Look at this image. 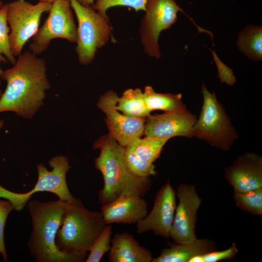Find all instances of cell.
<instances>
[{
  "label": "cell",
  "instance_id": "6da1fadb",
  "mask_svg": "<svg viewBox=\"0 0 262 262\" xmlns=\"http://www.w3.org/2000/svg\"><path fill=\"white\" fill-rule=\"evenodd\" d=\"M0 78L6 82L0 99V113L14 112L27 119L41 108L50 88L46 61L30 50L18 56L13 66L3 70Z\"/></svg>",
  "mask_w": 262,
  "mask_h": 262
},
{
  "label": "cell",
  "instance_id": "7a4b0ae2",
  "mask_svg": "<svg viewBox=\"0 0 262 262\" xmlns=\"http://www.w3.org/2000/svg\"><path fill=\"white\" fill-rule=\"evenodd\" d=\"M93 147L99 150L95 167L102 174L104 185L98 192V201L104 206L123 195L143 197L150 190V177H139L127 168L124 159L125 147L109 133L101 136Z\"/></svg>",
  "mask_w": 262,
  "mask_h": 262
},
{
  "label": "cell",
  "instance_id": "3957f363",
  "mask_svg": "<svg viewBox=\"0 0 262 262\" xmlns=\"http://www.w3.org/2000/svg\"><path fill=\"white\" fill-rule=\"evenodd\" d=\"M66 202L60 199L48 202L35 200L28 202L33 227L28 246L35 262L86 261L88 253H66L59 250L55 244L56 233Z\"/></svg>",
  "mask_w": 262,
  "mask_h": 262
},
{
  "label": "cell",
  "instance_id": "277c9868",
  "mask_svg": "<svg viewBox=\"0 0 262 262\" xmlns=\"http://www.w3.org/2000/svg\"><path fill=\"white\" fill-rule=\"evenodd\" d=\"M107 224L101 212L90 211L80 198L67 201L55 237L59 250L88 253Z\"/></svg>",
  "mask_w": 262,
  "mask_h": 262
},
{
  "label": "cell",
  "instance_id": "5b68a950",
  "mask_svg": "<svg viewBox=\"0 0 262 262\" xmlns=\"http://www.w3.org/2000/svg\"><path fill=\"white\" fill-rule=\"evenodd\" d=\"M201 94L203 105L193 127V137L204 140L222 151H229L238 138L237 131L215 92H210L202 83Z\"/></svg>",
  "mask_w": 262,
  "mask_h": 262
},
{
  "label": "cell",
  "instance_id": "8992f818",
  "mask_svg": "<svg viewBox=\"0 0 262 262\" xmlns=\"http://www.w3.org/2000/svg\"><path fill=\"white\" fill-rule=\"evenodd\" d=\"M51 170L49 171L42 163L37 164L38 180L33 188L24 193H16L0 185V198L8 200L14 210L21 211L27 205L32 196L39 192H48L56 195L59 199L71 201L75 199L70 193L66 181V174L70 168L66 156L57 155L49 161Z\"/></svg>",
  "mask_w": 262,
  "mask_h": 262
},
{
  "label": "cell",
  "instance_id": "52a82bcc",
  "mask_svg": "<svg viewBox=\"0 0 262 262\" xmlns=\"http://www.w3.org/2000/svg\"><path fill=\"white\" fill-rule=\"evenodd\" d=\"M70 2L78 23L76 47L78 60L87 65L93 61L97 50L108 41L111 26L108 16L96 12L92 5L83 6L76 0Z\"/></svg>",
  "mask_w": 262,
  "mask_h": 262
},
{
  "label": "cell",
  "instance_id": "ba28073f",
  "mask_svg": "<svg viewBox=\"0 0 262 262\" xmlns=\"http://www.w3.org/2000/svg\"><path fill=\"white\" fill-rule=\"evenodd\" d=\"M51 4L39 1L33 4L26 0L7 3V21L10 29L9 41L15 56L21 53L25 44L36 34L42 15L49 12Z\"/></svg>",
  "mask_w": 262,
  "mask_h": 262
},
{
  "label": "cell",
  "instance_id": "9c48e42d",
  "mask_svg": "<svg viewBox=\"0 0 262 262\" xmlns=\"http://www.w3.org/2000/svg\"><path fill=\"white\" fill-rule=\"evenodd\" d=\"M49 12L29 46V50L37 55L45 51L54 39L63 38L72 43H76L78 40L70 0H55Z\"/></svg>",
  "mask_w": 262,
  "mask_h": 262
},
{
  "label": "cell",
  "instance_id": "30bf717a",
  "mask_svg": "<svg viewBox=\"0 0 262 262\" xmlns=\"http://www.w3.org/2000/svg\"><path fill=\"white\" fill-rule=\"evenodd\" d=\"M145 12L140 29L142 42L148 56L159 59L161 32L170 29L176 22L178 12L185 13L175 0H147Z\"/></svg>",
  "mask_w": 262,
  "mask_h": 262
},
{
  "label": "cell",
  "instance_id": "8fae6325",
  "mask_svg": "<svg viewBox=\"0 0 262 262\" xmlns=\"http://www.w3.org/2000/svg\"><path fill=\"white\" fill-rule=\"evenodd\" d=\"M118 97L115 92L109 90L99 98L97 106L105 115L108 133L121 146L126 147L144 135L145 118L131 117L117 110Z\"/></svg>",
  "mask_w": 262,
  "mask_h": 262
},
{
  "label": "cell",
  "instance_id": "7c38bea8",
  "mask_svg": "<svg viewBox=\"0 0 262 262\" xmlns=\"http://www.w3.org/2000/svg\"><path fill=\"white\" fill-rule=\"evenodd\" d=\"M176 196L179 202L176 206L170 237L175 244L191 243L197 238L196 213L202 199L195 187L187 184H181L177 186Z\"/></svg>",
  "mask_w": 262,
  "mask_h": 262
},
{
  "label": "cell",
  "instance_id": "4fadbf2b",
  "mask_svg": "<svg viewBox=\"0 0 262 262\" xmlns=\"http://www.w3.org/2000/svg\"><path fill=\"white\" fill-rule=\"evenodd\" d=\"M197 117L182 104L162 114L149 115L145 118L144 135L158 139L175 136L193 137V127Z\"/></svg>",
  "mask_w": 262,
  "mask_h": 262
},
{
  "label": "cell",
  "instance_id": "5bb4252c",
  "mask_svg": "<svg viewBox=\"0 0 262 262\" xmlns=\"http://www.w3.org/2000/svg\"><path fill=\"white\" fill-rule=\"evenodd\" d=\"M176 193L169 180L157 192L151 212L136 224L138 233L152 231L155 235L170 238L176 208Z\"/></svg>",
  "mask_w": 262,
  "mask_h": 262
},
{
  "label": "cell",
  "instance_id": "9a60e30c",
  "mask_svg": "<svg viewBox=\"0 0 262 262\" xmlns=\"http://www.w3.org/2000/svg\"><path fill=\"white\" fill-rule=\"evenodd\" d=\"M224 175L235 192L243 193L262 187V157L247 152L225 168Z\"/></svg>",
  "mask_w": 262,
  "mask_h": 262
},
{
  "label": "cell",
  "instance_id": "2e32d148",
  "mask_svg": "<svg viewBox=\"0 0 262 262\" xmlns=\"http://www.w3.org/2000/svg\"><path fill=\"white\" fill-rule=\"evenodd\" d=\"M106 224H137L147 214V203L143 197L123 195L102 206L101 212Z\"/></svg>",
  "mask_w": 262,
  "mask_h": 262
},
{
  "label": "cell",
  "instance_id": "e0dca14e",
  "mask_svg": "<svg viewBox=\"0 0 262 262\" xmlns=\"http://www.w3.org/2000/svg\"><path fill=\"white\" fill-rule=\"evenodd\" d=\"M109 251L111 262H151V252L141 246L131 234L127 231L115 234Z\"/></svg>",
  "mask_w": 262,
  "mask_h": 262
},
{
  "label": "cell",
  "instance_id": "ac0fdd59",
  "mask_svg": "<svg viewBox=\"0 0 262 262\" xmlns=\"http://www.w3.org/2000/svg\"><path fill=\"white\" fill-rule=\"evenodd\" d=\"M217 250L213 240L197 239L186 244H171L168 248L162 250L151 262H189L193 257Z\"/></svg>",
  "mask_w": 262,
  "mask_h": 262
},
{
  "label": "cell",
  "instance_id": "d6986e66",
  "mask_svg": "<svg viewBox=\"0 0 262 262\" xmlns=\"http://www.w3.org/2000/svg\"><path fill=\"white\" fill-rule=\"evenodd\" d=\"M239 49L250 60H262V27L248 25L239 33L237 39Z\"/></svg>",
  "mask_w": 262,
  "mask_h": 262
},
{
  "label": "cell",
  "instance_id": "ffe728a7",
  "mask_svg": "<svg viewBox=\"0 0 262 262\" xmlns=\"http://www.w3.org/2000/svg\"><path fill=\"white\" fill-rule=\"evenodd\" d=\"M117 110L124 114L137 118H146L150 115L140 88L129 89L118 97L116 104Z\"/></svg>",
  "mask_w": 262,
  "mask_h": 262
},
{
  "label": "cell",
  "instance_id": "44dd1931",
  "mask_svg": "<svg viewBox=\"0 0 262 262\" xmlns=\"http://www.w3.org/2000/svg\"><path fill=\"white\" fill-rule=\"evenodd\" d=\"M143 97L150 112L156 110L168 112L183 104L181 94L157 93L150 86H146L145 87Z\"/></svg>",
  "mask_w": 262,
  "mask_h": 262
},
{
  "label": "cell",
  "instance_id": "7402d4cb",
  "mask_svg": "<svg viewBox=\"0 0 262 262\" xmlns=\"http://www.w3.org/2000/svg\"><path fill=\"white\" fill-rule=\"evenodd\" d=\"M169 139H158L145 136L137 138L129 145L136 156L141 160L153 163L160 156L162 150Z\"/></svg>",
  "mask_w": 262,
  "mask_h": 262
},
{
  "label": "cell",
  "instance_id": "603a6c76",
  "mask_svg": "<svg viewBox=\"0 0 262 262\" xmlns=\"http://www.w3.org/2000/svg\"><path fill=\"white\" fill-rule=\"evenodd\" d=\"M233 199L242 210L255 215L262 214V187L243 193L234 191Z\"/></svg>",
  "mask_w": 262,
  "mask_h": 262
},
{
  "label": "cell",
  "instance_id": "cb8c5ba5",
  "mask_svg": "<svg viewBox=\"0 0 262 262\" xmlns=\"http://www.w3.org/2000/svg\"><path fill=\"white\" fill-rule=\"evenodd\" d=\"M124 159L128 169L138 177H150L157 174L153 163L146 162L138 158L129 145L125 147Z\"/></svg>",
  "mask_w": 262,
  "mask_h": 262
},
{
  "label": "cell",
  "instance_id": "d4e9b609",
  "mask_svg": "<svg viewBox=\"0 0 262 262\" xmlns=\"http://www.w3.org/2000/svg\"><path fill=\"white\" fill-rule=\"evenodd\" d=\"M7 4H3L0 9V63H10L12 65L16 62L9 44V27L7 21Z\"/></svg>",
  "mask_w": 262,
  "mask_h": 262
},
{
  "label": "cell",
  "instance_id": "484cf974",
  "mask_svg": "<svg viewBox=\"0 0 262 262\" xmlns=\"http://www.w3.org/2000/svg\"><path fill=\"white\" fill-rule=\"evenodd\" d=\"M112 226L107 224L89 251L86 262H99L111 248Z\"/></svg>",
  "mask_w": 262,
  "mask_h": 262
},
{
  "label": "cell",
  "instance_id": "4316f807",
  "mask_svg": "<svg viewBox=\"0 0 262 262\" xmlns=\"http://www.w3.org/2000/svg\"><path fill=\"white\" fill-rule=\"evenodd\" d=\"M147 0H97L92 5L93 8L102 15L107 16L106 10L115 6H126L133 9L136 11L146 10Z\"/></svg>",
  "mask_w": 262,
  "mask_h": 262
},
{
  "label": "cell",
  "instance_id": "83f0119b",
  "mask_svg": "<svg viewBox=\"0 0 262 262\" xmlns=\"http://www.w3.org/2000/svg\"><path fill=\"white\" fill-rule=\"evenodd\" d=\"M13 210V206L10 201L0 200V254L6 262L8 261V256L4 241V230L7 216Z\"/></svg>",
  "mask_w": 262,
  "mask_h": 262
},
{
  "label": "cell",
  "instance_id": "f1b7e54d",
  "mask_svg": "<svg viewBox=\"0 0 262 262\" xmlns=\"http://www.w3.org/2000/svg\"><path fill=\"white\" fill-rule=\"evenodd\" d=\"M238 252V249L233 243L227 249L222 251L215 250L200 255L201 262H218L230 260L234 258Z\"/></svg>",
  "mask_w": 262,
  "mask_h": 262
},
{
  "label": "cell",
  "instance_id": "f546056e",
  "mask_svg": "<svg viewBox=\"0 0 262 262\" xmlns=\"http://www.w3.org/2000/svg\"><path fill=\"white\" fill-rule=\"evenodd\" d=\"M218 71V77L222 83L232 86L236 82L233 70L223 63L215 51L211 50Z\"/></svg>",
  "mask_w": 262,
  "mask_h": 262
},
{
  "label": "cell",
  "instance_id": "4dcf8cb0",
  "mask_svg": "<svg viewBox=\"0 0 262 262\" xmlns=\"http://www.w3.org/2000/svg\"><path fill=\"white\" fill-rule=\"evenodd\" d=\"M79 3L83 6L92 5L94 0H76Z\"/></svg>",
  "mask_w": 262,
  "mask_h": 262
},
{
  "label": "cell",
  "instance_id": "1f68e13d",
  "mask_svg": "<svg viewBox=\"0 0 262 262\" xmlns=\"http://www.w3.org/2000/svg\"><path fill=\"white\" fill-rule=\"evenodd\" d=\"M3 71V70L2 69V68H1V67H0V76H1ZM2 93H3V92H2V91L1 90V89L0 88V99L1 97Z\"/></svg>",
  "mask_w": 262,
  "mask_h": 262
},
{
  "label": "cell",
  "instance_id": "d6a6232c",
  "mask_svg": "<svg viewBox=\"0 0 262 262\" xmlns=\"http://www.w3.org/2000/svg\"><path fill=\"white\" fill-rule=\"evenodd\" d=\"M39 1H42V2H53L55 0H38Z\"/></svg>",
  "mask_w": 262,
  "mask_h": 262
},
{
  "label": "cell",
  "instance_id": "836d02e7",
  "mask_svg": "<svg viewBox=\"0 0 262 262\" xmlns=\"http://www.w3.org/2000/svg\"><path fill=\"white\" fill-rule=\"evenodd\" d=\"M4 125V121L2 119H0V130Z\"/></svg>",
  "mask_w": 262,
  "mask_h": 262
},
{
  "label": "cell",
  "instance_id": "e575fe53",
  "mask_svg": "<svg viewBox=\"0 0 262 262\" xmlns=\"http://www.w3.org/2000/svg\"><path fill=\"white\" fill-rule=\"evenodd\" d=\"M3 5L2 1L1 0H0V9L2 7V5Z\"/></svg>",
  "mask_w": 262,
  "mask_h": 262
}]
</instances>
